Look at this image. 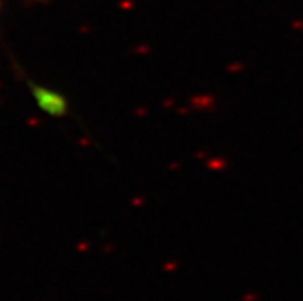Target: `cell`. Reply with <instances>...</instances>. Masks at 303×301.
Returning a JSON list of instances; mask_svg holds the SVG:
<instances>
[{"instance_id": "obj_1", "label": "cell", "mask_w": 303, "mask_h": 301, "mask_svg": "<svg viewBox=\"0 0 303 301\" xmlns=\"http://www.w3.org/2000/svg\"><path fill=\"white\" fill-rule=\"evenodd\" d=\"M35 100L38 104V107L44 113L51 114V116H62L68 111V102L60 95H56L53 91H47L44 87H35Z\"/></svg>"}]
</instances>
